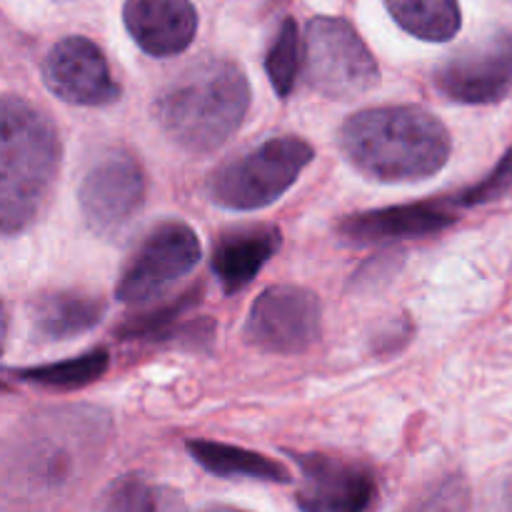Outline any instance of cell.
I'll return each instance as SVG.
<instances>
[{"mask_svg":"<svg viewBox=\"0 0 512 512\" xmlns=\"http://www.w3.org/2000/svg\"><path fill=\"white\" fill-rule=\"evenodd\" d=\"M345 158L380 183H413L445 168L448 128L420 105H383L350 115L340 133Z\"/></svg>","mask_w":512,"mask_h":512,"instance_id":"cell-1","label":"cell"},{"mask_svg":"<svg viewBox=\"0 0 512 512\" xmlns=\"http://www.w3.org/2000/svg\"><path fill=\"white\" fill-rule=\"evenodd\" d=\"M250 83L240 65L205 58L175 75L155 98L160 130L188 153H213L243 125Z\"/></svg>","mask_w":512,"mask_h":512,"instance_id":"cell-2","label":"cell"},{"mask_svg":"<svg viewBox=\"0 0 512 512\" xmlns=\"http://www.w3.org/2000/svg\"><path fill=\"white\" fill-rule=\"evenodd\" d=\"M53 120L18 95L3 98L0 138V223L3 235L30 228L53 193L60 168Z\"/></svg>","mask_w":512,"mask_h":512,"instance_id":"cell-3","label":"cell"},{"mask_svg":"<svg viewBox=\"0 0 512 512\" xmlns=\"http://www.w3.org/2000/svg\"><path fill=\"white\" fill-rule=\"evenodd\" d=\"M110 433L108 415L95 408H60L35 415L8 448L15 473L38 488H63L98 455Z\"/></svg>","mask_w":512,"mask_h":512,"instance_id":"cell-4","label":"cell"},{"mask_svg":"<svg viewBox=\"0 0 512 512\" xmlns=\"http://www.w3.org/2000/svg\"><path fill=\"white\" fill-rule=\"evenodd\" d=\"M510 188L512 148L483 180L458 190V193L348 215L345 220H340L338 233L355 245H383L398 243V240L428 238V235L443 233L450 225L458 223L465 210L503 198Z\"/></svg>","mask_w":512,"mask_h":512,"instance_id":"cell-5","label":"cell"},{"mask_svg":"<svg viewBox=\"0 0 512 512\" xmlns=\"http://www.w3.org/2000/svg\"><path fill=\"white\" fill-rule=\"evenodd\" d=\"M313 158V145L303 138H270L220 165L208 180V195L225 210H260L288 193Z\"/></svg>","mask_w":512,"mask_h":512,"instance_id":"cell-6","label":"cell"},{"mask_svg":"<svg viewBox=\"0 0 512 512\" xmlns=\"http://www.w3.org/2000/svg\"><path fill=\"white\" fill-rule=\"evenodd\" d=\"M305 80L315 93L350 100L378 85L380 68L358 30L343 18L318 15L305 28Z\"/></svg>","mask_w":512,"mask_h":512,"instance_id":"cell-7","label":"cell"},{"mask_svg":"<svg viewBox=\"0 0 512 512\" xmlns=\"http://www.w3.org/2000/svg\"><path fill=\"white\" fill-rule=\"evenodd\" d=\"M200 238L183 220L155 225L120 270L115 298L125 305L150 303L193 273L200 263Z\"/></svg>","mask_w":512,"mask_h":512,"instance_id":"cell-8","label":"cell"},{"mask_svg":"<svg viewBox=\"0 0 512 512\" xmlns=\"http://www.w3.org/2000/svg\"><path fill=\"white\" fill-rule=\"evenodd\" d=\"M145 200V175L123 148H108L88 165L78 188L85 225L100 238L123 233Z\"/></svg>","mask_w":512,"mask_h":512,"instance_id":"cell-9","label":"cell"},{"mask_svg":"<svg viewBox=\"0 0 512 512\" xmlns=\"http://www.w3.org/2000/svg\"><path fill=\"white\" fill-rule=\"evenodd\" d=\"M245 340L263 353L300 355L320 340V300L298 285L263 290L245 320Z\"/></svg>","mask_w":512,"mask_h":512,"instance_id":"cell-10","label":"cell"},{"mask_svg":"<svg viewBox=\"0 0 512 512\" xmlns=\"http://www.w3.org/2000/svg\"><path fill=\"white\" fill-rule=\"evenodd\" d=\"M435 88L463 105H493L512 90V33H493L450 55L435 70Z\"/></svg>","mask_w":512,"mask_h":512,"instance_id":"cell-11","label":"cell"},{"mask_svg":"<svg viewBox=\"0 0 512 512\" xmlns=\"http://www.w3.org/2000/svg\"><path fill=\"white\" fill-rule=\"evenodd\" d=\"M303 473L298 508L303 512H370L378 480L368 465L328 453H290Z\"/></svg>","mask_w":512,"mask_h":512,"instance_id":"cell-12","label":"cell"},{"mask_svg":"<svg viewBox=\"0 0 512 512\" xmlns=\"http://www.w3.org/2000/svg\"><path fill=\"white\" fill-rule=\"evenodd\" d=\"M43 83L70 105L100 108L120 98V85L110 73L103 50L83 35L58 40L40 65Z\"/></svg>","mask_w":512,"mask_h":512,"instance_id":"cell-13","label":"cell"},{"mask_svg":"<svg viewBox=\"0 0 512 512\" xmlns=\"http://www.w3.org/2000/svg\"><path fill=\"white\" fill-rule=\"evenodd\" d=\"M123 23L138 48L153 58L180 55L198 33L190 0H125Z\"/></svg>","mask_w":512,"mask_h":512,"instance_id":"cell-14","label":"cell"},{"mask_svg":"<svg viewBox=\"0 0 512 512\" xmlns=\"http://www.w3.org/2000/svg\"><path fill=\"white\" fill-rule=\"evenodd\" d=\"M280 245H283V233L275 225H248V228L228 230L215 240L210 268L225 293L233 295L253 283L255 275L278 253Z\"/></svg>","mask_w":512,"mask_h":512,"instance_id":"cell-15","label":"cell"},{"mask_svg":"<svg viewBox=\"0 0 512 512\" xmlns=\"http://www.w3.org/2000/svg\"><path fill=\"white\" fill-rule=\"evenodd\" d=\"M103 315V298L73 293V290L38 295L28 308L30 330L35 338L45 343H60V340H73L90 333L103 320Z\"/></svg>","mask_w":512,"mask_h":512,"instance_id":"cell-16","label":"cell"},{"mask_svg":"<svg viewBox=\"0 0 512 512\" xmlns=\"http://www.w3.org/2000/svg\"><path fill=\"white\" fill-rule=\"evenodd\" d=\"M188 453L208 473L228 480H255V483H290V473L268 455L215 443V440H188Z\"/></svg>","mask_w":512,"mask_h":512,"instance_id":"cell-17","label":"cell"},{"mask_svg":"<svg viewBox=\"0 0 512 512\" xmlns=\"http://www.w3.org/2000/svg\"><path fill=\"white\" fill-rule=\"evenodd\" d=\"M198 295L200 290L193 288L190 293H185L183 298L175 300V303L163 305V308H155L150 313L143 315H135V318L125 320L115 333L118 338L123 340H170V338H180V335H190L195 343H210L215 333V325L210 320H200V323L193 325H180L178 328V320L198 303Z\"/></svg>","mask_w":512,"mask_h":512,"instance_id":"cell-18","label":"cell"},{"mask_svg":"<svg viewBox=\"0 0 512 512\" xmlns=\"http://www.w3.org/2000/svg\"><path fill=\"white\" fill-rule=\"evenodd\" d=\"M405 33L428 43H445L458 35L463 13L458 0H385Z\"/></svg>","mask_w":512,"mask_h":512,"instance_id":"cell-19","label":"cell"},{"mask_svg":"<svg viewBox=\"0 0 512 512\" xmlns=\"http://www.w3.org/2000/svg\"><path fill=\"white\" fill-rule=\"evenodd\" d=\"M110 353L105 348L88 350V353L78 355V358L60 360V363L35 365V368H18L10 370L15 380L30 385H40V388L50 390H75L85 388V385L95 383L108 373Z\"/></svg>","mask_w":512,"mask_h":512,"instance_id":"cell-20","label":"cell"},{"mask_svg":"<svg viewBox=\"0 0 512 512\" xmlns=\"http://www.w3.org/2000/svg\"><path fill=\"white\" fill-rule=\"evenodd\" d=\"M303 48H300V30L293 18H285L278 25L265 53V73H268L270 85L280 98H288L298 83L300 68H303Z\"/></svg>","mask_w":512,"mask_h":512,"instance_id":"cell-21","label":"cell"},{"mask_svg":"<svg viewBox=\"0 0 512 512\" xmlns=\"http://www.w3.org/2000/svg\"><path fill=\"white\" fill-rule=\"evenodd\" d=\"M470 485L465 475H448L425 488L403 512H470Z\"/></svg>","mask_w":512,"mask_h":512,"instance_id":"cell-22","label":"cell"},{"mask_svg":"<svg viewBox=\"0 0 512 512\" xmlns=\"http://www.w3.org/2000/svg\"><path fill=\"white\" fill-rule=\"evenodd\" d=\"M108 512H155V495L143 478L118 480L108 495Z\"/></svg>","mask_w":512,"mask_h":512,"instance_id":"cell-23","label":"cell"},{"mask_svg":"<svg viewBox=\"0 0 512 512\" xmlns=\"http://www.w3.org/2000/svg\"><path fill=\"white\" fill-rule=\"evenodd\" d=\"M495 512H512V483H508L500 490L498 508H495Z\"/></svg>","mask_w":512,"mask_h":512,"instance_id":"cell-24","label":"cell"},{"mask_svg":"<svg viewBox=\"0 0 512 512\" xmlns=\"http://www.w3.org/2000/svg\"><path fill=\"white\" fill-rule=\"evenodd\" d=\"M198 512H245V510L228 508V505H208V508H203V510H198Z\"/></svg>","mask_w":512,"mask_h":512,"instance_id":"cell-25","label":"cell"}]
</instances>
